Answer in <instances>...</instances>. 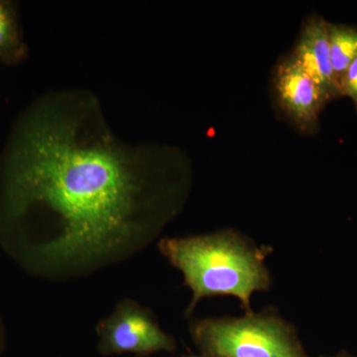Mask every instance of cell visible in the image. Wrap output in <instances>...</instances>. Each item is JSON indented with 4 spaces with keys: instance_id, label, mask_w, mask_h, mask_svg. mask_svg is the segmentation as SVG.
<instances>
[{
    "instance_id": "cell-3",
    "label": "cell",
    "mask_w": 357,
    "mask_h": 357,
    "mask_svg": "<svg viewBox=\"0 0 357 357\" xmlns=\"http://www.w3.org/2000/svg\"><path fill=\"white\" fill-rule=\"evenodd\" d=\"M190 335L208 357H309L295 328L270 311L197 319Z\"/></svg>"
},
{
    "instance_id": "cell-1",
    "label": "cell",
    "mask_w": 357,
    "mask_h": 357,
    "mask_svg": "<svg viewBox=\"0 0 357 357\" xmlns=\"http://www.w3.org/2000/svg\"><path fill=\"white\" fill-rule=\"evenodd\" d=\"M192 183L181 148L124 140L93 91H46L0 152V246L33 276L86 277L156 241Z\"/></svg>"
},
{
    "instance_id": "cell-5",
    "label": "cell",
    "mask_w": 357,
    "mask_h": 357,
    "mask_svg": "<svg viewBox=\"0 0 357 357\" xmlns=\"http://www.w3.org/2000/svg\"><path fill=\"white\" fill-rule=\"evenodd\" d=\"M275 98L283 114L302 132L318 128L328 96L290 55L281 59L273 73Z\"/></svg>"
},
{
    "instance_id": "cell-4",
    "label": "cell",
    "mask_w": 357,
    "mask_h": 357,
    "mask_svg": "<svg viewBox=\"0 0 357 357\" xmlns=\"http://www.w3.org/2000/svg\"><path fill=\"white\" fill-rule=\"evenodd\" d=\"M98 349L105 356L134 354L147 356L177 349L173 335L162 330L153 314L132 299L119 301L96 326Z\"/></svg>"
},
{
    "instance_id": "cell-6",
    "label": "cell",
    "mask_w": 357,
    "mask_h": 357,
    "mask_svg": "<svg viewBox=\"0 0 357 357\" xmlns=\"http://www.w3.org/2000/svg\"><path fill=\"white\" fill-rule=\"evenodd\" d=\"M328 24V21L318 15L307 18L290 56L321 86L331 100L340 98L342 93L333 74Z\"/></svg>"
},
{
    "instance_id": "cell-11",
    "label": "cell",
    "mask_w": 357,
    "mask_h": 357,
    "mask_svg": "<svg viewBox=\"0 0 357 357\" xmlns=\"http://www.w3.org/2000/svg\"><path fill=\"white\" fill-rule=\"evenodd\" d=\"M321 357H354L351 356V354H349V352L345 351H342L338 352L337 354H335V356H321Z\"/></svg>"
},
{
    "instance_id": "cell-12",
    "label": "cell",
    "mask_w": 357,
    "mask_h": 357,
    "mask_svg": "<svg viewBox=\"0 0 357 357\" xmlns=\"http://www.w3.org/2000/svg\"><path fill=\"white\" fill-rule=\"evenodd\" d=\"M184 357H208V356H203V354H199V356H184Z\"/></svg>"
},
{
    "instance_id": "cell-9",
    "label": "cell",
    "mask_w": 357,
    "mask_h": 357,
    "mask_svg": "<svg viewBox=\"0 0 357 357\" xmlns=\"http://www.w3.org/2000/svg\"><path fill=\"white\" fill-rule=\"evenodd\" d=\"M342 96L351 98L357 112V57L345 72L340 84Z\"/></svg>"
},
{
    "instance_id": "cell-10",
    "label": "cell",
    "mask_w": 357,
    "mask_h": 357,
    "mask_svg": "<svg viewBox=\"0 0 357 357\" xmlns=\"http://www.w3.org/2000/svg\"><path fill=\"white\" fill-rule=\"evenodd\" d=\"M4 340H6V331H4L3 321H2L1 316H0V354L3 349Z\"/></svg>"
},
{
    "instance_id": "cell-8",
    "label": "cell",
    "mask_w": 357,
    "mask_h": 357,
    "mask_svg": "<svg viewBox=\"0 0 357 357\" xmlns=\"http://www.w3.org/2000/svg\"><path fill=\"white\" fill-rule=\"evenodd\" d=\"M328 32L333 74L340 91L342 77L357 57V27L328 23Z\"/></svg>"
},
{
    "instance_id": "cell-7",
    "label": "cell",
    "mask_w": 357,
    "mask_h": 357,
    "mask_svg": "<svg viewBox=\"0 0 357 357\" xmlns=\"http://www.w3.org/2000/svg\"><path fill=\"white\" fill-rule=\"evenodd\" d=\"M29 55L21 22L20 6L13 0H0V64L16 66Z\"/></svg>"
},
{
    "instance_id": "cell-2",
    "label": "cell",
    "mask_w": 357,
    "mask_h": 357,
    "mask_svg": "<svg viewBox=\"0 0 357 357\" xmlns=\"http://www.w3.org/2000/svg\"><path fill=\"white\" fill-rule=\"evenodd\" d=\"M161 255L184 277L192 297L185 314L199 301L213 296H232L251 312V297L271 287L266 256L269 249L258 248L236 230L160 239Z\"/></svg>"
}]
</instances>
